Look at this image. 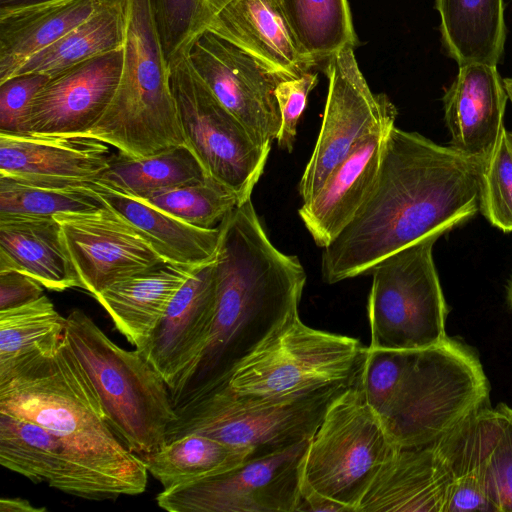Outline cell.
Instances as JSON below:
<instances>
[{"label":"cell","instance_id":"1","mask_svg":"<svg viewBox=\"0 0 512 512\" xmlns=\"http://www.w3.org/2000/svg\"><path fill=\"white\" fill-rule=\"evenodd\" d=\"M483 162L391 127L369 196L323 248V281L335 284L370 274L393 253L473 217L480 211Z\"/></svg>","mask_w":512,"mask_h":512},{"label":"cell","instance_id":"2","mask_svg":"<svg viewBox=\"0 0 512 512\" xmlns=\"http://www.w3.org/2000/svg\"><path fill=\"white\" fill-rule=\"evenodd\" d=\"M219 226L214 321L202 353L169 388L175 411L228 386L236 367L298 310L306 283L299 258L272 244L251 198Z\"/></svg>","mask_w":512,"mask_h":512},{"label":"cell","instance_id":"3","mask_svg":"<svg viewBox=\"0 0 512 512\" xmlns=\"http://www.w3.org/2000/svg\"><path fill=\"white\" fill-rule=\"evenodd\" d=\"M0 412L36 422L57 437L84 499L112 500L145 491L144 461L113 430L64 335L0 374Z\"/></svg>","mask_w":512,"mask_h":512},{"label":"cell","instance_id":"4","mask_svg":"<svg viewBox=\"0 0 512 512\" xmlns=\"http://www.w3.org/2000/svg\"><path fill=\"white\" fill-rule=\"evenodd\" d=\"M358 384L397 447L430 444L491 406L477 352L449 336L426 349L368 348Z\"/></svg>","mask_w":512,"mask_h":512},{"label":"cell","instance_id":"5","mask_svg":"<svg viewBox=\"0 0 512 512\" xmlns=\"http://www.w3.org/2000/svg\"><path fill=\"white\" fill-rule=\"evenodd\" d=\"M124 8L118 88L100 120L81 135L131 156H148L183 145L184 139L150 0H124Z\"/></svg>","mask_w":512,"mask_h":512},{"label":"cell","instance_id":"6","mask_svg":"<svg viewBox=\"0 0 512 512\" xmlns=\"http://www.w3.org/2000/svg\"><path fill=\"white\" fill-rule=\"evenodd\" d=\"M64 338L127 447L143 461L161 450L176 411L168 385L144 355L115 344L80 309L67 315Z\"/></svg>","mask_w":512,"mask_h":512},{"label":"cell","instance_id":"7","mask_svg":"<svg viewBox=\"0 0 512 512\" xmlns=\"http://www.w3.org/2000/svg\"><path fill=\"white\" fill-rule=\"evenodd\" d=\"M367 352L356 338L307 326L295 310L236 367L228 387L249 399L286 400L352 386Z\"/></svg>","mask_w":512,"mask_h":512},{"label":"cell","instance_id":"8","mask_svg":"<svg viewBox=\"0 0 512 512\" xmlns=\"http://www.w3.org/2000/svg\"><path fill=\"white\" fill-rule=\"evenodd\" d=\"M350 386H334L286 400L241 397L228 386L176 412L166 443L191 433L246 451L250 459L311 439L329 405Z\"/></svg>","mask_w":512,"mask_h":512},{"label":"cell","instance_id":"9","mask_svg":"<svg viewBox=\"0 0 512 512\" xmlns=\"http://www.w3.org/2000/svg\"><path fill=\"white\" fill-rule=\"evenodd\" d=\"M437 233L374 266L367 311L369 349L419 350L446 337L449 307L433 258Z\"/></svg>","mask_w":512,"mask_h":512},{"label":"cell","instance_id":"10","mask_svg":"<svg viewBox=\"0 0 512 512\" xmlns=\"http://www.w3.org/2000/svg\"><path fill=\"white\" fill-rule=\"evenodd\" d=\"M397 448L357 381L333 400L310 439L302 461L301 488L357 512L370 484Z\"/></svg>","mask_w":512,"mask_h":512},{"label":"cell","instance_id":"11","mask_svg":"<svg viewBox=\"0 0 512 512\" xmlns=\"http://www.w3.org/2000/svg\"><path fill=\"white\" fill-rule=\"evenodd\" d=\"M170 79L184 144L205 174L232 190L240 204L250 199L271 147L255 141L196 74L187 57L170 64Z\"/></svg>","mask_w":512,"mask_h":512},{"label":"cell","instance_id":"12","mask_svg":"<svg viewBox=\"0 0 512 512\" xmlns=\"http://www.w3.org/2000/svg\"><path fill=\"white\" fill-rule=\"evenodd\" d=\"M309 441L248 459L222 474L163 490L156 502L169 512H296Z\"/></svg>","mask_w":512,"mask_h":512},{"label":"cell","instance_id":"13","mask_svg":"<svg viewBox=\"0 0 512 512\" xmlns=\"http://www.w3.org/2000/svg\"><path fill=\"white\" fill-rule=\"evenodd\" d=\"M328 93L321 129L299 184L303 202L311 199L332 171L370 132L395 125L396 107L375 94L362 74L353 47L327 60Z\"/></svg>","mask_w":512,"mask_h":512},{"label":"cell","instance_id":"14","mask_svg":"<svg viewBox=\"0 0 512 512\" xmlns=\"http://www.w3.org/2000/svg\"><path fill=\"white\" fill-rule=\"evenodd\" d=\"M187 59L214 96L263 147H271L281 126L275 96L289 78L229 41L206 30L192 44Z\"/></svg>","mask_w":512,"mask_h":512},{"label":"cell","instance_id":"15","mask_svg":"<svg viewBox=\"0 0 512 512\" xmlns=\"http://www.w3.org/2000/svg\"><path fill=\"white\" fill-rule=\"evenodd\" d=\"M54 218L62 227L83 289L93 297L113 283L164 261L125 217L105 204Z\"/></svg>","mask_w":512,"mask_h":512},{"label":"cell","instance_id":"16","mask_svg":"<svg viewBox=\"0 0 512 512\" xmlns=\"http://www.w3.org/2000/svg\"><path fill=\"white\" fill-rule=\"evenodd\" d=\"M123 47L52 76L32 100L26 134H77L92 128L109 107L122 74Z\"/></svg>","mask_w":512,"mask_h":512},{"label":"cell","instance_id":"17","mask_svg":"<svg viewBox=\"0 0 512 512\" xmlns=\"http://www.w3.org/2000/svg\"><path fill=\"white\" fill-rule=\"evenodd\" d=\"M108 144L77 134L0 133V176L50 186L90 185L108 169Z\"/></svg>","mask_w":512,"mask_h":512},{"label":"cell","instance_id":"18","mask_svg":"<svg viewBox=\"0 0 512 512\" xmlns=\"http://www.w3.org/2000/svg\"><path fill=\"white\" fill-rule=\"evenodd\" d=\"M215 261L199 268L183 284L138 349L169 388L208 342L216 308Z\"/></svg>","mask_w":512,"mask_h":512},{"label":"cell","instance_id":"19","mask_svg":"<svg viewBox=\"0 0 512 512\" xmlns=\"http://www.w3.org/2000/svg\"><path fill=\"white\" fill-rule=\"evenodd\" d=\"M442 100L450 146L484 161L505 127L504 114L509 100L497 66L484 63L459 66Z\"/></svg>","mask_w":512,"mask_h":512},{"label":"cell","instance_id":"20","mask_svg":"<svg viewBox=\"0 0 512 512\" xmlns=\"http://www.w3.org/2000/svg\"><path fill=\"white\" fill-rule=\"evenodd\" d=\"M392 126L367 134L303 202L299 216L319 247H326L352 220L376 181L385 138Z\"/></svg>","mask_w":512,"mask_h":512},{"label":"cell","instance_id":"21","mask_svg":"<svg viewBox=\"0 0 512 512\" xmlns=\"http://www.w3.org/2000/svg\"><path fill=\"white\" fill-rule=\"evenodd\" d=\"M496 436L490 406L470 414L433 442L448 479L446 512H495L490 463Z\"/></svg>","mask_w":512,"mask_h":512},{"label":"cell","instance_id":"22","mask_svg":"<svg viewBox=\"0 0 512 512\" xmlns=\"http://www.w3.org/2000/svg\"><path fill=\"white\" fill-rule=\"evenodd\" d=\"M206 30L289 78L316 66L299 49L278 0H228L213 10Z\"/></svg>","mask_w":512,"mask_h":512},{"label":"cell","instance_id":"23","mask_svg":"<svg viewBox=\"0 0 512 512\" xmlns=\"http://www.w3.org/2000/svg\"><path fill=\"white\" fill-rule=\"evenodd\" d=\"M448 479L434 443L398 447L362 497L357 512H446Z\"/></svg>","mask_w":512,"mask_h":512},{"label":"cell","instance_id":"24","mask_svg":"<svg viewBox=\"0 0 512 512\" xmlns=\"http://www.w3.org/2000/svg\"><path fill=\"white\" fill-rule=\"evenodd\" d=\"M7 270L24 273L52 291L83 289L54 216L0 214V271Z\"/></svg>","mask_w":512,"mask_h":512},{"label":"cell","instance_id":"25","mask_svg":"<svg viewBox=\"0 0 512 512\" xmlns=\"http://www.w3.org/2000/svg\"><path fill=\"white\" fill-rule=\"evenodd\" d=\"M199 268L162 261L113 283L94 298L117 330L141 349L175 294Z\"/></svg>","mask_w":512,"mask_h":512},{"label":"cell","instance_id":"26","mask_svg":"<svg viewBox=\"0 0 512 512\" xmlns=\"http://www.w3.org/2000/svg\"><path fill=\"white\" fill-rule=\"evenodd\" d=\"M101 202L125 217L167 262L202 267L217 258L220 226H193L147 200L124 194L99 181L90 184Z\"/></svg>","mask_w":512,"mask_h":512},{"label":"cell","instance_id":"27","mask_svg":"<svg viewBox=\"0 0 512 512\" xmlns=\"http://www.w3.org/2000/svg\"><path fill=\"white\" fill-rule=\"evenodd\" d=\"M110 0H50L0 9V83Z\"/></svg>","mask_w":512,"mask_h":512},{"label":"cell","instance_id":"28","mask_svg":"<svg viewBox=\"0 0 512 512\" xmlns=\"http://www.w3.org/2000/svg\"><path fill=\"white\" fill-rule=\"evenodd\" d=\"M0 465L34 483L83 498L61 442L36 422L0 412Z\"/></svg>","mask_w":512,"mask_h":512},{"label":"cell","instance_id":"29","mask_svg":"<svg viewBox=\"0 0 512 512\" xmlns=\"http://www.w3.org/2000/svg\"><path fill=\"white\" fill-rule=\"evenodd\" d=\"M442 44L458 66L496 65L505 41L503 0H435Z\"/></svg>","mask_w":512,"mask_h":512},{"label":"cell","instance_id":"30","mask_svg":"<svg viewBox=\"0 0 512 512\" xmlns=\"http://www.w3.org/2000/svg\"><path fill=\"white\" fill-rule=\"evenodd\" d=\"M124 37V0H110L56 42L29 58L14 75L39 73L52 76L77 63L122 48Z\"/></svg>","mask_w":512,"mask_h":512},{"label":"cell","instance_id":"31","mask_svg":"<svg viewBox=\"0 0 512 512\" xmlns=\"http://www.w3.org/2000/svg\"><path fill=\"white\" fill-rule=\"evenodd\" d=\"M207 177L185 145L148 155L111 154L108 169L96 180L124 194L147 200L153 194Z\"/></svg>","mask_w":512,"mask_h":512},{"label":"cell","instance_id":"32","mask_svg":"<svg viewBox=\"0 0 512 512\" xmlns=\"http://www.w3.org/2000/svg\"><path fill=\"white\" fill-rule=\"evenodd\" d=\"M301 52L316 65L357 45L348 0H278Z\"/></svg>","mask_w":512,"mask_h":512},{"label":"cell","instance_id":"33","mask_svg":"<svg viewBox=\"0 0 512 512\" xmlns=\"http://www.w3.org/2000/svg\"><path fill=\"white\" fill-rule=\"evenodd\" d=\"M248 459L246 451L191 433L166 443L144 463L148 473L167 490L222 474Z\"/></svg>","mask_w":512,"mask_h":512},{"label":"cell","instance_id":"34","mask_svg":"<svg viewBox=\"0 0 512 512\" xmlns=\"http://www.w3.org/2000/svg\"><path fill=\"white\" fill-rule=\"evenodd\" d=\"M65 326L66 317L45 295L0 311V374L29 354L61 340Z\"/></svg>","mask_w":512,"mask_h":512},{"label":"cell","instance_id":"35","mask_svg":"<svg viewBox=\"0 0 512 512\" xmlns=\"http://www.w3.org/2000/svg\"><path fill=\"white\" fill-rule=\"evenodd\" d=\"M102 205L90 185L59 187L0 176V214L53 217Z\"/></svg>","mask_w":512,"mask_h":512},{"label":"cell","instance_id":"36","mask_svg":"<svg viewBox=\"0 0 512 512\" xmlns=\"http://www.w3.org/2000/svg\"><path fill=\"white\" fill-rule=\"evenodd\" d=\"M147 201L188 224L204 229L219 225L240 204L232 190L209 176L157 192Z\"/></svg>","mask_w":512,"mask_h":512},{"label":"cell","instance_id":"37","mask_svg":"<svg viewBox=\"0 0 512 512\" xmlns=\"http://www.w3.org/2000/svg\"><path fill=\"white\" fill-rule=\"evenodd\" d=\"M161 45L170 64L186 58L207 29L210 0H150Z\"/></svg>","mask_w":512,"mask_h":512},{"label":"cell","instance_id":"38","mask_svg":"<svg viewBox=\"0 0 512 512\" xmlns=\"http://www.w3.org/2000/svg\"><path fill=\"white\" fill-rule=\"evenodd\" d=\"M480 211L492 226L512 232V130L505 127L482 165Z\"/></svg>","mask_w":512,"mask_h":512},{"label":"cell","instance_id":"39","mask_svg":"<svg viewBox=\"0 0 512 512\" xmlns=\"http://www.w3.org/2000/svg\"><path fill=\"white\" fill-rule=\"evenodd\" d=\"M497 436L491 463V491L495 512H512V407L499 403L493 408Z\"/></svg>","mask_w":512,"mask_h":512},{"label":"cell","instance_id":"40","mask_svg":"<svg viewBox=\"0 0 512 512\" xmlns=\"http://www.w3.org/2000/svg\"><path fill=\"white\" fill-rule=\"evenodd\" d=\"M50 76L14 75L0 83V133L26 134V120L33 98Z\"/></svg>","mask_w":512,"mask_h":512},{"label":"cell","instance_id":"41","mask_svg":"<svg viewBox=\"0 0 512 512\" xmlns=\"http://www.w3.org/2000/svg\"><path fill=\"white\" fill-rule=\"evenodd\" d=\"M318 82L317 74L307 72L300 77L282 81L275 90L281 126L276 137L278 146L288 152L294 147L297 123L302 115L310 91Z\"/></svg>","mask_w":512,"mask_h":512},{"label":"cell","instance_id":"42","mask_svg":"<svg viewBox=\"0 0 512 512\" xmlns=\"http://www.w3.org/2000/svg\"><path fill=\"white\" fill-rule=\"evenodd\" d=\"M43 286L34 278L14 270L0 271V311L35 301Z\"/></svg>","mask_w":512,"mask_h":512},{"label":"cell","instance_id":"43","mask_svg":"<svg viewBox=\"0 0 512 512\" xmlns=\"http://www.w3.org/2000/svg\"><path fill=\"white\" fill-rule=\"evenodd\" d=\"M297 511L350 512L342 504L307 488H301V500Z\"/></svg>","mask_w":512,"mask_h":512},{"label":"cell","instance_id":"44","mask_svg":"<svg viewBox=\"0 0 512 512\" xmlns=\"http://www.w3.org/2000/svg\"><path fill=\"white\" fill-rule=\"evenodd\" d=\"M1 512H43L45 507L33 506L28 500L20 497H2L0 499Z\"/></svg>","mask_w":512,"mask_h":512},{"label":"cell","instance_id":"45","mask_svg":"<svg viewBox=\"0 0 512 512\" xmlns=\"http://www.w3.org/2000/svg\"><path fill=\"white\" fill-rule=\"evenodd\" d=\"M50 0H0V9H13Z\"/></svg>","mask_w":512,"mask_h":512},{"label":"cell","instance_id":"46","mask_svg":"<svg viewBox=\"0 0 512 512\" xmlns=\"http://www.w3.org/2000/svg\"><path fill=\"white\" fill-rule=\"evenodd\" d=\"M506 300L508 306L512 310V275L510 276L506 285Z\"/></svg>","mask_w":512,"mask_h":512},{"label":"cell","instance_id":"47","mask_svg":"<svg viewBox=\"0 0 512 512\" xmlns=\"http://www.w3.org/2000/svg\"><path fill=\"white\" fill-rule=\"evenodd\" d=\"M503 80H504V85H505L509 100L512 103V77H507V78H504Z\"/></svg>","mask_w":512,"mask_h":512},{"label":"cell","instance_id":"48","mask_svg":"<svg viewBox=\"0 0 512 512\" xmlns=\"http://www.w3.org/2000/svg\"><path fill=\"white\" fill-rule=\"evenodd\" d=\"M228 0H210V17L213 10Z\"/></svg>","mask_w":512,"mask_h":512}]
</instances>
